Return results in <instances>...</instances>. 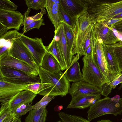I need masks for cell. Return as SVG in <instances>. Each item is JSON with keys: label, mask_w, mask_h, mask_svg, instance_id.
I'll use <instances>...</instances> for the list:
<instances>
[{"label": "cell", "mask_w": 122, "mask_h": 122, "mask_svg": "<svg viewBox=\"0 0 122 122\" xmlns=\"http://www.w3.org/2000/svg\"><path fill=\"white\" fill-rule=\"evenodd\" d=\"M8 54L14 58L26 63L38 71L39 66L32 55L19 38H17L13 41Z\"/></svg>", "instance_id": "8"}, {"label": "cell", "mask_w": 122, "mask_h": 122, "mask_svg": "<svg viewBox=\"0 0 122 122\" xmlns=\"http://www.w3.org/2000/svg\"><path fill=\"white\" fill-rule=\"evenodd\" d=\"M121 99H122V98H121Z\"/></svg>", "instance_id": "51"}, {"label": "cell", "mask_w": 122, "mask_h": 122, "mask_svg": "<svg viewBox=\"0 0 122 122\" xmlns=\"http://www.w3.org/2000/svg\"><path fill=\"white\" fill-rule=\"evenodd\" d=\"M100 93L81 95L72 97L71 100L67 109H84L90 107L100 99Z\"/></svg>", "instance_id": "14"}, {"label": "cell", "mask_w": 122, "mask_h": 122, "mask_svg": "<svg viewBox=\"0 0 122 122\" xmlns=\"http://www.w3.org/2000/svg\"><path fill=\"white\" fill-rule=\"evenodd\" d=\"M45 108L30 111L25 118V122H39Z\"/></svg>", "instance_id": "28"}, {"label": "cell", "mask_w": 122, "mask_h": 122, "mask_svg": "<svg viewBox=\"0 0 122 122\" xmlns=\"http://www.w3.org/2000/svg\"><path fill=\"white\" fill-rule=\"evenodd\" d=\"M54 33L53 38L57 42L65 61L67 69L71 64L74 56L71 53L68 47L62 22L57 30L55 31Z\"/></svg>", "instance_id": "13"}, {"label": "cell", "mask_w": 122, "mask_h": 122, "mask_svg": "<svg viewBox=\"0 0 122 122\" xmlns=\"http://www.w3.org/2000/svg\"><path fill=\"white\" fill-rule=\"evenodd\" d=\"M0 66L19 70L32 76L39 75L37 70L26 63L12 56L8 53L0 56Z\"/></svg>", "instance_id": "10"}, {"label": "cell", "mask_w": 122, "mask_h": 122, "mask_svg": "<svg viewBox=\"0 0 122 122\" xmlns=\"http://www.w3.org/2000/svg\"><path fill=\"white\" fill-rule=\"evenodd\" d=\"M24 20V15L19 12L0 9V23L8 30H19Z\"/></svg>", "instance_id": "11"}, {"label": "cell", "mask_w": 122, "mask_h": 122, "mask_svg": "<svg viewBox=\"0 0 122 122\" xmlns=\"http://www.w3.org/2000/svg\"><path fill=\"white\" fill-rule=\"evenodd\" d=\"M8 30V29L6 27L0 23V37L7 32Z\"/></svg>", "instance_id": "43"}, {"label": "cell", "mask_w": 122, "mask_h": 122, "mask_svg": "<svg viewBox=\"0 0 122 122\" xmlns=\"http://www.w3.org/2000/svg\"><path fill=\"white\" fill-rule=\"evenodd\" d=\"M96 23H93L90 25L84 37L78 54L80 56L84 55L85 51L92 41L94 34L93 26Z\"/></svg>", "instance_id": "24"}, {"label": "cell", "mask_w": 122, "mask_h": 122, "mask_svg": "<svg viewBox=\"0 0 122 122\" xmlns=\"http://www.w3.org/2000/svg\"><path fill=\"white\" fill-rule=\"evenodd\" d=\"M108 83L113 89L119 84L122 83V72Z\"/></svg>", "instance_id": "40"}, {"label": "cell", "mask_w": 122, "mask_h": 122, "mask_svg": "<svg viewBox=\"0 0 122 122\" xmlns=\"http://www.w3.org/2000/svg\"><path fill=\"white\" fill-rule=\"evenodd\" d=\"M79 54L74 56L70 66L64 72L65 75L70 82L76 83L83 80V75L80 71L78 60Z\"/></svg>", "instance_id": "21"}, {"label": "cell", "mask_w": 122, "mask_h": 122, "mask_svg": "<svg viewBox=\"0 0 122 122\" xmlns=\"http://www.w3.org/2000/svg\"><path fill=\"white\" fill-rule=\"evenodd\" d=\"M59 11L62 21L66 23L74 29L76 17H72L69 15L64 10L61 4L59 7Z\"/></svg>", "instance_id": "29"}, {"label": "cell", "mask_w": 122, "mask_h": 122, "mask_svg": "<svg viewBox=\"0 0 122 122\" xmlns=\"http://www.w3.org/2000/svg\"><path fill=\"white\" fill-rule=\"evenodd\" d=\"M64 11L72 17L77 15L87 8L91 0H60Z\"/></svg>", "instance_id": "15"}, {"label": "cell", "mask_w": 122, "mask_h": 122, "mask_svg": "<svg viewBox=\"0 0 122 122\" xmlns=\"http://www.w3.org/2000/svg\"><path fill=\"white\" fill-rule=\"evenodd\" d=\"M44 20L41 19L35 21L32 23L24 26L23 28V33H25L33 28H36L39 29L41 25H43L45 24L43 22Z\"/></svg>", "instance_id": "37"}, {"label": "cell", "mask_w": 122, "mask_h": 122, "mask_svg": "<svg viewBox=\"0 0 122 122\" xmlns=\"http://www.w3.org/2000/svg\"><path fill=\"white\" fill-rule=\"evenodd\" d=\"M108 70L116 77L121 72L115 55L112 45L101 43Z\"/></svg>", "instance_id": "18"}, {"label": "cell", "mask_w": 122, "mask_h": 122, "mask_svg": "<svg viewBox=\"0 0 122 122\" xmlns=\"http://www.w3.org/2000/svg\"><path fill=\"white\" fill-rule=\"evenodd\" d=\"M122 84V83L121 84Z\"/></svg>", "instance_id": "52"}, {"label": "cell", "mask_w": 122, "mask_h": 122, "mask_svg": "<svg viewBox=\"0 0 122 122\" xmlns=\"http://www.w3.org/2000/svg\"><path fill=\"white\" fill-rule=\"evenodd\" d=\"M92 53L101 71L105 76L110 81L115 78L108 70L101 44L97 39H96L95 45Z\"/></svg>", "instance_id": "16"}, {"label": "cell", "mask_w": 122, "mask_h": 122, "mask_svg": "<svg viewBox=\"0 0 122 122\" xmlns=\"http://www.w3.org/2000/svg\"><path fill=\"white\" fill-rule=\"evenodd\" d=\"M104 22L117 32L122 33V18L112 19Z\"/></svg>", "instance_id": "35"}, {"label": "cell", "mask_w": 122, "mask_h": 122, "mask_svg": "<svg viewBox=\"0 0 122 122\" xmlns=\"http://www.w3.org/2000/svg\"><path fill=\"white\" fill-rule=\"evenodd\" d=\"M60 0H46L45 8L49 19L53 25L56 31L62 21L59 14Z\"/></svg>", "instance_id": "20"}, {"label": "cell", "mask_w": 122, "mask_h": 122, "mask_svg": "<svg viewBox=\"0 0 122 122\" xmlns=\"http://www.w3.org/2000/svg\"><path fill=\"white\" fill-rule=\"evenodd\" d=\"M87 120L90 122L93 119L107 114L117 116L122 114V100L120 98L118 102L112 101L109 97L97 101L90 107L87 112Z\"/></svg>", "instance_id": "4"}, {"label": "cell", "mask_w": 122, "mask_h": 122, "mask_svg": "<svg viewBox=\"0 0 122 122\" xmlns=\"http://www.w3.org/2000/svg\"><path fill=\"white\" fill-rule=\"evenodd\" d=\"M31 10L27 9V10L25 13L24 15V20L21 26H25L28 25L36 20H39L42 18L43 15L46 13V11L45 9L41 10V12L31 16H29V15Z\"/></svg>", "instance_id": "26"}, {"label": "cell", "mask_w": 122, "mask_h": 122, "mask_svg": "<svg viewBox=\"0 0 122 122\" xmlns=\"http://www.w3.org/2000/svg\"><path fill=\"white\" fill-rule=\"evenodd\" d=\"M97 22H106L122 13V0L107 1L91 0L87 9Z\"/></svg>", "instance_id": "1"}, {"label": "cell", "mask_w": 122, "mask_h": 122, "mask_svg": "<svg viewBox=\"0 0 122 122\" xmlns=\"http://www.w3.org/2000/svg\"><path fill=\"white\" fill-rule=\"evenodd\" d=\"M18 6L9 0H0V9L9 11H15Z\"/></svg>", "instance_id": "36"}, {"label": "cell", "mask_w": 122, "mask_h": 122, "mask_svg": "<svg viewBox=\"0 0 122 122\" xmlns=\"http://www.w3.org/2000/svg\"><path fill=\"white\" fill-rule=\"evenodd\" d=\"M56 122H62L61 120H60Z\"/></svg>", "instance_id": "50"}, {"label": "cell", "mask_w": 122, "mask_h": 122, "mask_svg": "<svg viewBox=\"0 0 122 122\" xmlns=\"http://www.w3.org/2000/svg\"><path fill=\"white\" fill-rule=\"evenodd\" d=\"M17 38L27 48L38 66H40L44 56L47 52L41 39L30 38L19 32Z\"/></svg>", "instance_id": "7"}, {"label": "cell", "mask_w": 122, "mask_h": 122, "mask_svg": "<svg viewBox=\"0 0 122 122\" xmlns=\"http://www.w3.org/2000/svg\"><path fill=\"white\" fill-rule=\"evenodd\" d=\"M10 50L5 46L0 47V56L8 53Z\"/></svg>", "instance_id": "44"}, {"label": "cell", "mask_w": 122, "mask_h": 122, "mask_svg": "<svg viewBox=\"0 0 122 122\" xmlns=\"http://www.w3.org/2000/svg\"><path fill=\"white\" fill-rule=\"evenodd\" d=\"M25 1L28 8L38 10L45 8L46 0H26Z\"/></svg>", "instance_id": "33"}, {"label": "cell", "mask_w": 122, "mask_h": 122, "mask_svg": "<svg viewBox=\"0 0 122 122\" xmlns=\"http://www.w3.org/2000/svg\"><path fill=\"white\" fill-rule=\"evenodd\" d=\"M47 51L52 55L59 62L61 70L63 71L67 69L66 65L59 48L57 41L54 39L48 46H46Z\"/></svg>", "instance_id": "23"}, {"label": "cell", "mask_w": 122, "mask_h": 122, "mask_svg": "<svg viewBox=\"0 0 122 122\" xmlns=\"http://www.w3.org/2000/svg\"><path fill=\"white\" fill-rule=\"evenodd\" d=\"M36 95L29 90H25L19 92L8 101L0 104L7 103L12 113L21 105L32 103Z\"/></svg>", "instance_id": "19"}, {"label": "cell", "mask_w": 122, "mask_h": 122, "mask_svg": "<svg viewBox=\"0 0 122 122\" xmlns=\"http://www.w3.org/2000/svg\"><path fill=\"white\" fill-rule=\"evenodd\" d=\"M18 32L16 30H10L0 37V47L4 46L8 41H13L17 38Z\"/></svg>", "instance_id": "31"}, {"label": "cell", "mask_w": 122, "mask_h": 122, "mask_svg": "<svg viewBox=\"0 0 122 122\" xmlns=\"http://www.w3.org/2000/svg\"><path fill=\"white\" fill-rule=\"evenodd\" d=\"M47 113V111L46 108L44 110L39 122H45Z\"/></svg>", "instance_id": "45"}, {"label": "cell", "mask_w": 122, "mask_h": 122, "mask_svg": "<svg viewBox=\"0 0 122 122\" xmlns=\"http://www.w3.org/2000/svg\"><path fill=\"white\" fill-rule=\"evenodd\" d=\"M62 22L63 25L65 36L68 46L72 54L71 51L74 40V29L66 23L63 21Z\"/></svg>", "instance_id": "25"}, {"label": "cell", "mask_w": 122, "mask_h": 122, "mask_svg": "<svg viewBox=\"0 0 122 122\" xmlns=\"http://www.w3.org/2000/svg\"><path fill=\"white\" fill-rule=\"evenodd\" d=\"M87 8L76 16L74 29V40L71 51L73 56L79 54L84 37L92 23L97 22L87 11Z\"/></svg>", "instance_id": "5"}, {"label": "cell", "mask_w": 122, "mask_h": 122, "mask_svg": "<svg viewBox=\"0 0 122 122\" xmlns=\"http://www.w3.org/2000/svg\"><path fill=\"white\" fill-rule=\"evenodd\" d=\"M58 115L62 122H90L81 117L67 114L63 112L59 113Z\"/></svg>", "instance_id": "27"}, {"label": "cell", "mask_w": 122, "mask_h": 122, "mask_svg": "<svg viewBox=\"0 0 122 122\" xmlns=\"http://www.w3.org/2000/svg\"><path fill=\"white\" fill-rule=\"evenodd\" d=\"M38 73L42 83H49L53 86L49 96L63 97L69 93L70 84L64 73L61 71L58 73H51L45 71L40 66L39 67Z\"/></svg>", "instance_id": "2"}, {"label": "cell", "mask_w": 122, "mask_h": 122, "mask_svg": "<svg viewBox=\"0 0 122 122\" xmlns=\"http://www.w3.org/2000/svg\"><path fill=\"white\" fill-rule=\"evenodd\" d=\"M63 108V106H58L57 107L56 106L54 108L55 110L56 111H60Z\"/></svg>", "instance_id": "47"}, {"label": "cell", "mask_w": 122, "mask_h": 122, "mask_svg": "<svg viewBox=\"0 0 122 122\" xmlns=\"http://www.w3.org/2000/svg\"><path fill=\"white\" fill-rule=\"evenodd\" d=\"M120 99L119 96L118 95H117L111 98V99L112 101L114 102H118L120 100Z\"/></svg>", "instance_id": "46"}, {"label": "cell", "mask_w": 122, "mask_h": 122, "mask_svg": "<svg viewBox=\"0 0 122 122\" xmlns=\"http://www.w3.org/2000/svg\"><path fill=\"white\" fill-rule=\"evenodd\" d=\"M54 97H50L47 95L44 97L39 101L33 105V109L39 110L45 109L47 105Z\"/></svg>", "instance_id": "34"}, {"label": "cell", "mask_w": 122, "mask_h": 122, "mask_svg": "<svg viewBox=\"0 0 122 122\" xmlns=\"http://www.w3.org/2000/svg\"><path fill=\"white\" fill-rule=\"evenodd\" d=\"M29 84H17L0 80V103L6 102L19 92L27 90Z\"/></svg>", "instance_id": "12"}, {"label": "cell", "mask_w": 122, "mask_h": 122, "mask_svg": "<svg viewBox=\"0 0 122 122\" xmlns=\"http://www.w3.org/2000/svg\"><path fill=\"white\" fill-rule=\"evenodd\" d=\"M93 28L96 39L101 43L112 45L121 41L115 34L113 29L104 22H96Z\"/></svg>", "instance_id": "9"}, {"label": "cell", "mask_w": 122, "mask_h": 122, "mask_svg": "<svg viewBox=\"0 0 122 122\" xmlns=\"http://www.w3.org/2000/svg\"><path fill=\"white\" fill-rule=\"evenodd\" d=\"M33 109V105L30 103L23 104L18 107L12 113L16 118H19Z\"/></svg>", "instance_id": "30"}, {"label": "cell", "mask_w": 122, "mask_h": 122, "mask_svg": "<svg viewBox=\"0 0 122 122\" xmlns=\"http://www.w3.org/2000/svg\"><path fill=\"white\" fill-rule=\"evenodd\" d=\"M82 61L83 80L97 87L100 90L104 84L110 82L102 73L92 53L88 56L84 55Z\"/></svg>", "instance_id": "3"}, {"label": "cell", "mask_w": 122, "mask_h": 122, "mask_svg": "<svg viewBox=\"0 0 122 122\" xmlns=\"http://www.w3.org/2000/svg\"><path fill=\"white\" fill-rule=\"evenodd\" d=\"M0 80L20 84L41 82L39 77L30 76L20 70L0 66Z\"/></svg>", "instance_id": "6"}, {"label": "cell", "mask_w": 122, "mask_h": 122, "mask_svg": "<svg viewBox=\"0 0 122 122\" xmlns=\"http://www.w3.org/2000/svg\"><path fill=\"white\" fill-rule=\"evenodd\" d=\"M97 122H112L111 120L108 119H103L98 120Z\"/></svg>", "instance_id": "48"}, {"label": "cell", "mask_w": 122, "mask_h": 122, "mask_svg": "<svg viewBox=\"0 0 122 122\" xmlns=\"http://www.w3.org/2000/svg\"><path fill=\"white\" fill-rule=\"evenodd\" d=\"M13 122H21V119L16 118Z\"/></svg>", "instance_id": "49"}, {"label": "cell", "mask_w": 122, "mask_h": 122, "mask_svg": "<svg viewBox=\"0 0 122 122\" xmlns=\"http://www.w3.org/2000/svg\"><path fill=\"white\" fill-rule=\"evenodd\" d=\"M120 70L122 72V41L112 45Z\"/></svg>", "instance_id": "32"}, {"label": "cell", "mask_w": 122, "mask_h": 122, "mask_svg": "<svg viewBox=\"0 0 122 122\" xmlns=\"http://www.w3.org/2000/svg\"><path fill=\"white\" fill-rule=\"evenodd\" d=\"M42 88L41 82H37L29 84L27 87V90L37 95L41 92Z\"/></svg>", "instance_id": "38"}, {"label": "cell", "mask_w": 122, "mask_h": 122, "mask_svg": "<svg viewBox=\"0 0 122 122\" xmlns=\"http://www.w3.org/2000/svg\"><path fill=\"white\" fill-rule=\"evenodd\" d=\"M16 118L13 113H11L2 122H13Z\"/></svg>", "instance_id": "42"}, {"label": "cell", "mask_w": 122, "mask_h": 122, "mask_svg": "<svg viewBox=\"0 0 122 122\" xmlns=\"http://www.w3.org/2000/svg\"><path fill=\"white\" fill-rule=\"evenodd\" d=\"M100 92L101 90L98 87L82 80L72 83L69 93L72 97L79 95L100 93Z\"/></svg>", "instance_id": "17"}, {"label": "cell", "mask_w": 122, "mask_h": 122, "mask_svg": "<svg viewBox=\"0 0 122 122\" xmlns=\"http://www.w3.org/2000/svg\"><path fill=\"white\" fill-rule=\"evenodd\" d=\"M96 41V39L94 33L92 41L85 51L84 55L88 56L92 54L93 49L95 46Z\"/></svg>", "instance_id": "41"}, {"label": "cell", "mask_w": 122, "mask_h": 122, "mask_svg": "<svg viewBox=\"0 0 122 122\" xmlns=\"http://www.w3.org/2000/svg\"><path fill=\"white\" fill-rule=\"evenodd\" d=\"M40 66L51 73H58L61 71L58 61L52 55L47 52L44 56Z\"/></svg>", "instance_id": "22"}, {"label": "cell", "mask_w": 122, "mask_h": 122, "mask_svg": "<svg viewBox=\"0 0 122 122\" xmlns=\"http://www.w3.org/2000/svg\"><path fill=\"white\" fill-rule=\"evenodd\" d=\"M112 89L108 83H105L103 84L101 89L100 93L105 97H107L111 92Z\"/></svg>", "instance_id": "39"}]
</instances>
